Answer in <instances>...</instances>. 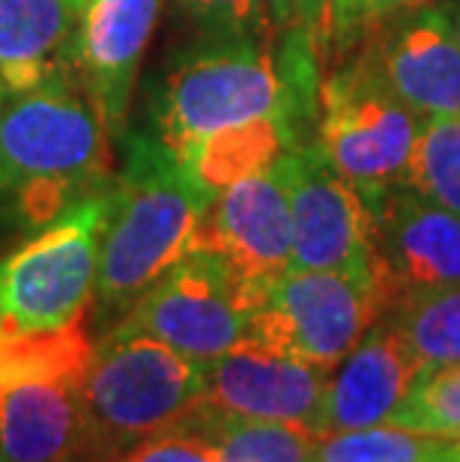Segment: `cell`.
<instances>
[{
    "mask_svg": "<svg viewBox=\"0 0 460 462\" xmlns=\"http://www.w3.org/2000/svg\"><path fill=\"white\" fill-rule=\"evenodd\" d=\"M212 198L210 185L159 137H126V167L114 185L96 274V301L105 313L129 310L192 251Z\"/></svg>",
    "mask_w": 460,
    "mask_h": 462,
    "instance_id": "obj_1",
    "label": "cell"
},
{
    "mask_svg": "<svg viewBox=\"0 0 460 462\" xmlns=\"http://www.w3.org/2000/svg\"><path fill=\"white\" fill-rule=\"evenodd\" d=\"M108 137L78 75L0 102V194H18L33 221L57 218L105 182Z\"/></svg>",
    "mask_w": 460,
    "mask_h": 462,
    "instance_id": "obj_2",
    "label": "cell"
},
{
    "mask_svg": "<svg viewBox=\"0 0 460 462\" xmlns=\"http://www.w3.org/2000/svg\"><path fill=\"white\" fill-rule=\"evenodd\" d=\"M203 409V364L168 343L114 326L84 379L87 450L117 462L162 432L192 427Z\"/></svg>",
    "mask_w": 460,
    "mask_h": 462,
    "instance_id": "obj_3",
    "label": "cell"
},
{
    "mask_svg": "<svg viewBox=\"0 0 460 462\" xmlns=\"http://www.w3.org/2000/svg\"><path fill=\"white\" fill-rule=\"evenodd\" d=\"M422 123L425 116L391 90L359 42L329 63L320 87L317 143L368 209L407 185Z\"/></svg>",
    "mask_w": 460,
    "mask_h": 462,
    "instance_id": "obj_4",
    "label": "cell"
},
{
    "mask_svg": "<svg viewBox=\"0 0 460 462\" xmlns=\"http://www.w3.org/2000/svg\"><path fill=\"white\" fill-rule=\"evenodd\" d=\"M276 57L260 36L212 39L177 57L155 93V137L192 164L194 152L215 132L276 116Z\"/></svg>",
    "mask_w": 460,
    "mask_h": 462,
    "instance_id": "obj_5",
    "label": "cell"
},
{
    "mask_svg": "<svg viewBox=\"0 0 460 462\" xmlns=\"http://www.w3.org/2000/svg\"><path fill=\"white\" fill-rule=\"evenodd\" d=\"M111 206L114 189L84 194L0 260V328L57 331L84 319Z\"/></svg>",
    "mask_w": 460,
    "mask_h": 462,
    "instance_id": "obj_6",
    "label": "cell"
},
{
    "mask_svg": "<svg viewBox=\"0 0 460 462\" xmlns=\"http://www.w3.org/2000/svg\"><path fill=\"white\" fill-rule=\"evenodd\" d=\"M263 283L212 251L192 248L117 322L210 364L249 340Z\"/></svg>",
    "mask_w": 460,
    "mask_h": 462,
    "instance_id": "obj_7",
    "label": "cell"
},
{
    "mask_svg": "<svg viewBox=\"0 0 460 462\" xmlns=\"http://www.w3.org/2000/svg\"><path fill=\"white\" fill-rule=\"evenodd\" d=\"M383 317L380 283L344 272L287 269L263 283L249 340L335 370Z\"/></svg>",
    "mask_w": 460,
    "mask_h": 462,
    "instance_id": "obj_8",
    "label": "cell"
},
{
    "mask_svg": "<svg viewBox=\"0 0 460 462\" xmlns=\"http://www.w3.org/2000/svg\"><path fill=\"white\" fill-rule=\"evenodd\" d=\"M276 167L293 212L290 269L344 272L380 283L374 212L332 167L320 143L290 146L276 159Z\"/></svg>",
    "mask_w": 460,
    "mask_h": 462,
    "instance_id": "obj_9",
    "label": "cell"
},
{
    "mask_svg": "<svg viewBox=\"0 0 460 462\" xmlns=\"http://www.w3.org/2000/svg\"><path fill=\"white\" fill-rule=\"evenodd\" d=\"M329 367L246 340L203 364V406L230 418L326 430Z\"/></svg>",
    "mask_w": 460,
    "mask_h": 462,
    "instance_id": "obj_10",
    "label": "cell"
},
{
    "mask_svg": "<svg viewBox=\"0 0 460 462\" xmlns=\"http://www.w3.org/2000/svg\"><path fill=\"white\" fill-rule=\"evenodd\" d=\"M371 212L386 313L409 299L460 287V215L407 185L386 194Z\"/></svg>",
    "mask_w": 460,
    "mask_h": 462,
    "instance_id": "obj_11",
    "label": "cell"
},
{
    "mask_svg": "<svg viewBox=\"0 0 460 462\" xmlns=\"http://www.w3.org/2000/svg\"><path fill=\"white\" fill-rule=\"evenodd\" d=\"M356 42L413 111L460 116V42L446 6L425 4L377 18Z\"/></svg>",
    "mask_w": 460,
    "mask_h": 462,
    "instance_id": "obj_12",
    "label": "cell"
},
{
    "mask_svg": "<svg viewBox=\"0 0 460 462\" xmlns=\"http://www.w3.org/2000/svg\"><path fill=\"white\" fill-rule=\"evenodd\" d=\"M192 248L219 254L254 283H267L290 269L293 212L276 162L215 191Z\"/></svg>",
    "mask_w": 460,
    "mask_h": 462,
    "instance_id": "obj_13",
    "label": "cell"
},
{
    "mask_svg": "<svg viewBox=\"0 0 460 462\" xmlns=\"http://www.w3.org/2000/svg\"><path fill=\"white\" fill-rule=\"evenodd\" d=\"M162 0H93L78 42V78L99 107L108 134L123 137L135 78Z\"/></svg>",
    "mask_w": 460,
    "mask_h": 462,
    "instance_id": "obj_14",
    "label": "cell"
},
{
    "mask_svg": "<svg viewBox=\"0 0 460 462\" xmlns=\"http://www.w3.org/2000/svg\"><path fill=\"white\" fill-rule=\"evenodd\" d=\"M87 370L39 373L0 385V462H57L87 450Z\"/></svg>",
    "mask_w": 460,
    "mask_h": 462,
    "instance_id": "obj_15",
    "label": "cell"
},
{
    "mask_svg": "<svg viewBox=\"0 0 460 462\" xmlns=\"http://www.w3.org/2000/svg\"><path fill=\"white\" fill-rule=\"evenodd\" d=\"M425 370V361L395 322L383 317L341 361V367L332 370L323 432L389 424Z\"/></svg>",
    "mask_w": 460,
    "mask_h": 462,
    "instance_id": "obj_16",
    "label": "cell"
},
{
    "mask_svg": "<svg viewBox=\"0 0 460 462\" xmlns=\"http://www.w3.org/2000/svg\"><path fill=\"white\" fill-rule=\"evenodd\" d=\"M93 0H0V102L78 75Z\"/></svg>",
    "mask_w": 460,
    "mask_h": 462,
    "instance_id": "obj_17",
    "label": "cell"
},
{
    "mask_svg": "<svg viewBox=\"0 0 460 462\" xmlns=\"http://www.w3.org/2000/svg\"><path fill=\"white\" fill-rule=\"evenodd\" d=\"M219 445L221 462H314L320 432L278 420H249L219 415L203 406L192 420Z\"/></svg>",
    "mask_w": 460,
    "mask_h": 462,
    "instance_id": "obj_18",
    "label": "cell"
},
{
    "mask_svg": "<svg viewBox=\"0 0 460 462\" xmlns=\"http://www.w3.org/2000/svg\"><path fill=\"white\" fill-rule=\"evenodd\" d=\"M284 150L287 143L276 116H258V120L215 132L194 152L189 167L212 191H221L251 173L267 171Z\"/></svg>",
    "mask_w": 460,
    "mask_h": 462,
    "instance_id": "obj_19",
    "label": "cell"
},
{
    "mask_svg": "<svg viewBox=\"0 0 460 462\" xmlns=\"http://www.w3.org/2000/svg\"><path fill=\"white\" fill-rule=\"evenodd\" d=\"M448 439L398 424L320 432L314 462H446Z\"/></svg>",
    "mask_w": 460,
    "mask_h": 462,
    "instance_id": "obj_20",
    "label": "cell"
},
{
    "mask_svg": "<svg viewBox=\"0 0 460 462\" xmlns=\"http://www.w3.org/2000/svg\"><path fill=\"white\" fill-rule=\"evenodd\" d=\"M407 189L460 215V116H425L407 164Z\"/></svg>",
    "mask_w": 460,
    "mask_h": 462,
    "instance_id": "obj_21",
    "label": "cell"
},
{
    "mask_svg": "<svg viewBox=\"0 0 460 462\" xmlns=\"http://www.w3.org/2000/svg\"><path fill=\"white\" fill-rule=\"evenodd\" d=\"M386 319L395 322L425 367L460 364V287L409 299L389 310Z\"/></svg>",
    "mask_w": 460,
    "mask_h": 462,
    "instance_id": "obj_22",
    "label": "cell"
},
{
    "mask_svg": "<svg viewBox=\"0 0 460 462\" xmlns=\"http://www.w3.org/2000/svg\"><path fill=\"white\" fill-rule=\"evenodd\" d=\"M389 424L439 439H460V364L427 367Z\"/></svg>",
    "mask_w": 460,
    "mask_h": 462,
    "instance_id": "obj_23",
    "label": "cell"
},
{
    "mask_svg": "<svg viewBox=\"0 0 460 462\" xmlns=\"http://www.w3.org/2000/svg\"><path fill=\"white\" fill-rule=\"evenodd\" d=\"M177 6L212 39L260 36L267 31V0H177Z\"/></svg>",
    "mask_w": 460,
    "mask_h": 462,
    "instance_id": "obj_24",
    "label": "cell"
},
{
    "mask_svg": "<svg viewBox=\"0 0 460 462\" xmlns=\"http://www.w3.org/2000/svg\"><path fill=\"white\" fill-rule=\"evenodd\" d=\"M117 462H221V450L203 430L183 427L141 441Z\"/></svg>",
    "mask_w": 460,
    "mask_h": 462,
    "instance_id": "obj_25",
    "label": "cell"
},
{
    "mask_svg": "<svg viewBox=\"0 0 460 462\" xmlns=\"http://www.w3.org/2000/svg\"><path fill=\"white\" fill-rule=\"evenodd\" d=\"M425 4H430V0H341L335 22H332L329 42L323 48V63L338 60L371 22L386 18L391 13H404V9H413V6H425Z\"/></svg>",
    "mask_w": 460,
    "mask_h": 462,
    "instance_id": "obj_26",
    "label": "cell"
},
{
    "mask_svg": "<svg viewBox=\"0 0 460 462\" xmlns=\"http://www.w3.org/2000/svg\"><path fill=\"white\" fill-rule=\"evenodd\" d=\"M338 6L341 0H267L272 27H278V31H293V27L308 31L317 39L320 54L329 42Z\"/></svg>",
    "mask_w": 460,
    "mask_h": 462,
    "instance_id": "obj_27",
    "label": "cell"
},
{
    "mask_svg": "<svg viewBox=\"0 0 460 462\" xmlns=\"http://www.w3.org/2000/svg\"><path fill=\"white\" fill-rule=\"evenodd\" d=\"M446 15H448V24H452V31L460 42V0H452V4L446 6Z\"/></svg>",
    "mask_w": 460,
    "mask_h": 462,
    "instance_id": "obj_28",
    "label": "cell"
},
{
    "mask_svg": "<svg viewBox=\"0 0 460 462\" xmlns=\"http://www.w3.org/2000/svg\"><path fill=\"white\" fill-rule=\"evenodd\" d=\"M57 462H108V459L90 454V450H78V454H70V457H63V459H57Z\"/></svg>",
    "mask_w": 460,
    "mask_h": 462,
    "instance_id": "obj_29",
    "label": "cell"
},
{
    "mask_svg": "<svg viewBox=\"0 0 460 462\" xmlns=\"http://www.w3.org/2000/svg\"><path fill=\"white\" fill-rule=\"evenodd\" d=\"M446 462H460V439H448V448H446Z\"/></svg>",
    "mask_w": 460,
    "mask_h": 462,
    "instance_id": "obj_30",
    "label": "cell"
}]
</instances>
